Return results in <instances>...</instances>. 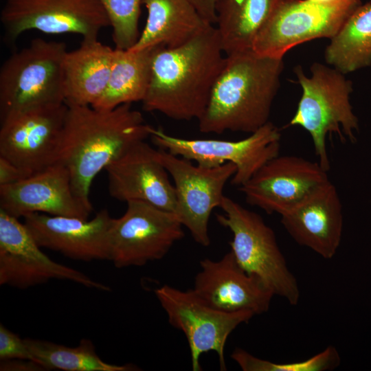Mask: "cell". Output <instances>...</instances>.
I'll list each match as a JSON object with an SVG mask.
<instances>
[{
    "label": "cell",
    "mask_w": 371,
    "mask_h": 371,
    "mask_svg": "<svg viewBox=\"0 0 371 371\" xmlns=\"http://www.w3.org/2000/svg\"><path fill=\"white\" fill-rule=\"evenodd\" d=\"M67 106L55 162L67 169L74 194L93 209L89 192L94 178L133 146L150 137L152 126L131 104L110 110Z\"/></svg>",
    "instance_id": "1"
},
{
    "label": "cell",
    "mask_w": 371,
    "mask_h": 371,
    "mask_svg": "<svg viewBox=\"0 0 371 371\" xmlns=\"http://www.w3.org/2000/svg\"><path fill=\"white\" fill-rule=\"evenodd\" d=\"M223 53L212 24L179 47L157 46L142 102L144 110L157 111L175 120H199L224 67Z\"/></svg>",
    "instance_id": "2"
},
{
    "label": "cell",
    "mask_w": 371,
    "mask_h": 371,
    "mask_svg": "<svg viewBox=\"0 0 371 371\" xmlns=\"http://www.w3.org/2000/svg\"><path fill=\"white\" fill-rule=\"evenodd\" d=\"M283 67L282 58L260 55L253 49L227 55L198 120L199 131L252 133L269 122Z\"/></svg>",
    "instance_id": "3"
},
{
    "label": "cell",
    "mask_w": 371,
    "mask_h": 371,
    "mask_svg": "<svg viewBox=\"0 0 371 371\" xmlns=\"http://www.w3.org/2000/svg\"><path fill=\"white\" fill-rule=\"evenodd\" d=\"M302 89L295 115L290 126H300L311 135L320 166L328 171L330 164L326 149L328 133H337L341 141H355L354 131L358 130V119L352 112L349 97L352 82L337 69L321 63L311 67V76H305L302 68L294 69Z\"/></svg>",
    "instance_id": "4"
},
{
    "label": "cell",
    "mask_w": 371,
    "mask_h": 371,
    "mask_svg": "<svg viewBox=\"0 0 371 371\" xmlns=\"http://www.w3.org/2000/svg\"><path fill=\"white\" fill-rule=\"evenodd\" d=\"M216 214L217 222L232 233L229 242L238 265L249 274L259 278L274 294L296 305L300 289L278 244L273 230L257 213L224 196Z\"/></svg>",
    "instance_id": "5"
},
{
    "label": "cell",
    "mask_w": 371,
    "mask_h": 371,
    "mask_svg": "<svg viewBox=\"0 0 371 371\" xmlns=\"http://www.w3.org/2000/svg\"><path fill=\"white\" fill-rule=\"evenodd\" d=\"M63 42L33 39L0 69V119L25 109L65 102Z\"/></svg>",
    "instance_id": "6"
},
{
    "label": "cell",
    "mask_w": 371,
    "mask_h": 371,
    "mask_svg": "<svg viewBox=\"0 0 371 371\" xmlns=\"http://www.w3.org/2000/svg\"><path fill=\"white\" fill-rule=\"evenodd\" d=\"M361 0H276L258 31L252 49L262 56L282 58L293 47L317 38H332Z\"/></svg>",
    "instance_id": "7"
},
{
    "label": "cell",
    "mask_w": 371,
    "mask_h": 371,
    "mask_svg": "<svg viewBox=\"0 0 371 371\" xmlns=\"http://www.w3.org/2000/svg\"><path fill=\"white\" fill-rule=\"evenodd\" d=\"M155 295L167 315L168 322L186 336L193 371H201V356L214 352L220 369L226 370L225 347L230 334L255 315L250 311L226 312L204 301L192 289L181 290L163 285Z\"/></svg>",
    "instance_id": "8"
},
{
    "label": "cell",
    "mask_w": 371,
    "mask_h": 371,
    "mask_svg": "<svg viewBox=\"0 0 371 371\" xmlns=\"http://www.w3.org/2000/svg\"><path fill=\"white\" fill-rule=\"evenodd\" d=\"M150 137L159 148L203 167L214 168L227 162L235 164L236 172L231 183L240 187L267 162L279 155L281 134L278 128L269 122L238 141L184 139L153 127Z\"/></svg>",
    "instance_id": "9"
},
{
    "label": "cell",
    "mask_w": 371,
    "mask_h": 371,
    "mask_svg": "<svg viewBox=\"0 0 371 371\" xmlns=\"http://www.w3.org/2000/svg\"><path fill=\"white\" fill-rule=\"evenodd\" d=\"M126 204L124 214L113 218L109 232V260L116 267L161 260L183 238V226L174 212L139 201Z\"/></svg>",
    "instance_id": "10"
},
{
    "label": "cell",
    "mask_w": 371,
    "mask_h": 371,
    "mask_svg": "<svg viewBox=\"0 0 371 371\" xmlns=\"http://www.w3.org/2000/svg\"><path fill=\"white\" fill-rule=\"evenodd\" d=\"M158 157L172 177L176 194L174 213L198 244H210L209 221L212 212L220 207L226 183L236 172L227 162L214 168L194 165L190 160L158 149Z\"/></svg>",
    "instance_id": "11"
},
{
    "label": "cell",
    "mask_w": 371,
    "mask_h": 371,
    "mask_svg": "<svg viewBox=\"0 0 371 371\" xmlns=\"http://www.w3.org/2000/svg\"><path fill=\"white\" fill-rule=\"evenodd\" d=\"M0 19L5 38L12 43L29 30L98 39L100 31L110 26L99 0H6Z\"/></svg>",
    "instance_id": "12"
},
{
    "label": "cell",
    "mask_w": 371,
    "mask_h": 371,
    "mask_svg": "<svg viewBox=\"0 0 371 371\" xmlns=\"http://www.w3.org/2000/svg\"><path fill=\"white\" fill-rule=\"evenodd\" d=\"M19 218L0 209V284L27 289L52 279L109 291L108 286L45 254Z\"/></svg>",
    "instance_id": "13"
},
{
    "label": "cell",
    "mask_w": 371,
    "mask_h": 371,
    "mask_svg": "<svg viewBox=\"0 0 371 371\" xmlns=\"http://www.w3.org/2000/svg\"><path fill=\"white\" fill-rule=\"evenodd\" d=\"M67 109L50 104L1 118L0 156L30 175L54 163Z\"/></svg>",
    "instance_id": "14"
},
{
    "label": "cell",
    "mask_w": 371,
    "mask_h": 371,
    "mask_svg": "<svg viewBox=\"0 0 371 371\" xmlns=\"http://www.w3.org/2000/svg\"><path fill=\"white\" fill-rule=\"evenodd\" d=\"M329 181L319 164L293 155L277 156L239 187L247 203L280 216Z\"/></svg>",
    "instance_id": "15"
},
{
    "label": "cell",
    "mask_w": 371,
    "mask_h": 371,
    "mask_svg": "<svg viewBox=\"0 0 371 371\" xmlns=\"http://www.w3.org/2000/svg\"><path fill=\"white\" fill-rule=\"evenodd\" d=\"M0 209L18 218L42 213L88 219L93 210L76 196L67 169L58 162L17 183L0 186Z\"/></svg>",
    "instance_id": "16"
},
{
    "label": "cell",
    "mask_w": 371,
    "mask_h": 371,
    "mask_svg": "<svg viewBox=\"0 0 371 371\" xmlns=\"http://www.w3.org/2000/svg\"><path fill=\"white\" fill-rule=\"evenodd\" d=\"M24 224L41 247L82 261L110 260L109 232L113 218L107 210L91 219L28 214Z\"/></svg>",
    "instance_id": "17"
},
{
    "label": "cell",
    "mask_w": 371,
    "mask_h": 371,
    "mask_svg": "<svg viewBox=\"0 0 371 371\" xmlns=\"http://www.w3.org/2000/svg\"><path fill=\"white\" fill-rule=\"evenodd\" d=\"M105 170L111 196L128 203L139 201L174 212L176 194L158 150L144 141L133 146Z\"/></svg>",
    "instance_id": "18"
},
{
    "label": "cell",
    "mask_w": 371,
    "mask_h": 371,
    "mask_svg": "<svg viewBox=\"0 0 371 371\" xmlns=\"http://www.w3.org/2000/svg\"><path fill=\"white\" fill-rule=\"evenodd\" d=\"M192 290L210 306L226 312H267L274 296L257 277L247 273L229 251L217 260L200 261Z\"/></svg>",
    "instance_id": "19"
},
{
    "label": "cell",
    "mask_w": 371,
    "mask_h": 371,
    "mask_svg": "<svg viewBox=\"0 0 371 371\" xmlns=\"http://www.w3.org/2000/svg\"><path fill=\"white\" fill-rule=\"evenodd\" d=\"M286 232L300 245L331 259L341 243L343 213L340 197L329 180L296 207L281 215Z\"/></svg>",
    "instance_id": "20"
},
{
    "label": "cell",
    "mask_w": 371,
    "mask_h": 371,
    "mask_svg": "<svg viewBox=\"0 0 371 371\" xmlns=\"http://www.w3.org/2000/svg\"><path fill=\"white\" fill-rule=\"evenodd\" d=\"M114 49L98 39L82 40L67 52L63 62L64 100L67 106H92L104 93L113 62Z\"/></svg>",
    "instance_id": "21"
},
{
    "label": "cell",
    "mask_w": 371,
    "mask_h": 371,
    "mask_svg": "<svg viewBox=\"0 0 371 371\" xmlns=\"http://www.w3.org/2000/svg\"><path fill=\"white\" fill-rule=\"evenodd\" d=\"M148 10L144 28L128 50L163 45L179 47L208 25L189 0H143Z\"/></svg>",
    "instance_id": "22"
},
{
    "label": "cell",
    "mask_w": 371,
    "mask_h": 371,
    "mask_svg": "<svg viewBox=\"0 0 371 371\" xmlns=\"http://www.w3.org/2000/svg\"><path fill=\"white\" fill-rule=\"evenodd\" d=\"M157 47L138 51L115 48L106 87L91 106L110 110L122 104L142 102L149 85L152 61Z\"/></svg>",
    "instance_id": "23"
},
{
    "label": "cell",
    "mask_w": 371,
    "mask_h": 371,
    "mask_svg": "<svg viewBox=\"0 0 371 371\" xmlns=\"http://www.w3.org/2000/svg\"><path fill=\"white\" fill-rule=\"evenodd\" d=\"M276 0H218L217 32L226 55L252 49L258 31Z\"/></svg>",
    "instance_id": "24"
},
{
    "label": "cell",
    "mask_w": 371,
    "mask_h": 371,
    "mask_svg": "<svg viewBox=\"0 0 371 371\" xmlns=\"http://www.w3.org/2000/svg\"><path fill=\"white\" fill-rule=\"evenodd\" d=\"M325 59L347 74L371 65V3L359 5L330 38Z\"/></svg>",
    "instance_id": "25"
},
{
    "label": "cell",
    "mask_w": 371,
    "mask_h": 371,
    "mask_svg": "<svg viewBox=\"0 0 371 371\" xmlns=\"http://www.w3.org/2000/svg\"><path fill=\"white\" fill-rule=\"evenodd\" d=\"M25 341L35 360L46 370L65 371H131L132 364L106 363L98 355L92 341L82 339L77 346L69 347L54 342L26 338Z\"/></svg>",
    "instance_id": "26"
},
{
    "label": "cell",
    "mask_w": 371,
    "mask_h": 371,
    "mask_svg": "<svg viewBox=\"0 0 371 371\" xmlns=\"http://www.w3.org/2000/svg\"><path fill=\"white\" fill-rule=\"evenodd\" d=\"M231 357L244 371H325L333 370L340 363L339 353L332 346L308 359L289 363L262 359L239 348L233 351Z\"/></svg>",
    "instance_id": "27"
},
{
    "label": "cell",
    "mask_w": 371,
    "mask_h": 371,
    "mask_svg": "<svg viewBox=\"0 0 371 371\" xmlns=\"http://www.w3.org/2000/svg\"><path fill=\"white\" fill-rule=\"evenodd\" d=\"M99 1L109 18L115 48H131L140 36L138 23L143 0Z\"/></svg>",
    "instance_id": "28"
},
{
    "label": "cell",
    "mask_w": 371,
    "mask_h": 371,
    "mask_svg": "<svg viewBox=\"0 0 371 371\" xmlns=\"http://www.w3.org/2000/svg\"><path fill=\"white\" fill-rule=\"evenodd\" d=\"M27 359L35 361L25 339L0 325V360ZM37 362V361H36Z\"/></svg>",
    "instance_id": "29"
},
{
    "label": "cell",
    "mask_w": 371,
    "mask_h": 371,
    "mask_svg": "<svg viewBox=\"0 0 371 371\" xmlns=\"http://www.w3.org/2000/svg\"><path fill=\"white\" fill-rule=\"evenodd\" d=\"M29 176L18 166L0 156V186L17 183Z\"/></svg>",
    "instance_id": "30"
},
{
    "label": "cell",
    "mask_w": 371,
    "mask_h": 371,
    "mask_svg": "<svg viewBox=\"0 0 371 371\" xmlns=\"http://www.w3.org/2000/svg\"><path fill=\"white\" fill-rule=\"evenodd\" d=\"M1 371H38L46 370L39 363L27 359H12L1 361Z\"/></svg>",
    "instance_id": "31"
},
{
    "label": "cell",
    "mask_w": 371,
    "mask_h": 371,
    "mask_svg": "<svg viewBox=\"0 0 371 371\" xmlns=\"http://www.w3.org/2000/svg\"><path fill=\"white\" fill-rule=\"evenodd\" d=\"M201 16L208 23L216 21V5L218 0H189Z\"/></svg>",
    "instance_id": "32"
},
{
    "label": "cell",
    "mask_w": 371,
    "mask_h": 371,
    "mask_svg": "<svg viewBox=\"0 0 371 371\" xmlns=\"http://www.w3.org/2000/svg\"><path fill=\"white\" fill-rule=\"evenodd\" d=\"M310 1H312L313 2L321 3V2H325V1H329V0H310Z\"/></svg>",
    "instance_id": "33"
}]
</instances>
